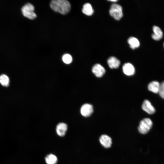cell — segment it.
I'll return each instance as SVG.
<instances>
[{
	"mask_svg": "<svg viewBox=\"0 0 164 164\" xmlns=\"http://www.w3.org/2000/svg\"><path fill=\"white\" fill-rule=\"evenodd\" d=\"M67 126L64 123H60L57 125L56 131L58 135L60 136H64L67 131Z\"/></svg>",
	"mask_w": 164,
	"mask_h": 164,
	"instance_id": "11",
	"label": "cell"
},
{
	"mask_svg": "<svg viewBox=\"0 0 164 164\" xmlns=\"http://www.w3.org/2000/svg\"><path fill=\"white\" fill-rule=\"evenodd\" d=\"M160 84L157 81H153L150 82L148 85V89L150 91L155 93L159 92Z\"/></svg>",
	"mask_w": 164,
	"mask_h": 164,
	"instance_id": "13",
	"label": "cell"
},
{
	"mask_svg": "<svg viewBox=\"0 0 164 164\" xmlns=\"http://www.w3.org/2000/svg\"><path fill=\"white\" fill-rule=\"evenodd\" d=\"M108 64L111 69L118 68L120 64V61L116 57L111 56L107 60Z\"/></svg>",
	"mask_w": 164,
	"mask_h": 164,
	"instance_id": "12",
	"label": "cell"
},
{
	"mask_svg": "<svg viewBox=\"0 0 164 164\" xmlns=\"http://www.w3.org/2000/svg\"><path fill=\"white\" fill-rule=\"evenodd\" d=\"M163 47H164V43H163Z\"/></svg>",
	"mask_w": 164,
	"mask_h": 164,
	"instance_id": "21",
	"label": "cell"
},
{
	"mask_svg": "<svg viewBox=\"0 0 164 164\" xmlns=\"http://www.w3.org/2000/svg\"><path fill=\"white\" fill-rule=\"evenodd\" d=\"M153 32L152 35V37L154 40L158 41L163 37V33L161 29L158 26H154L152 27Z\"/></svg>",
	"mask_w": 164,
	"mask_h": 164,
	"instance_id": "8",
	"label": "cell"
},
{
	"mask_svg": "<svg viewBox=\"0 0 164 164\" xmlns=\"http://www.w3.org/2000/svg\"><path fill=\"white\" fill-rule=\"evenodd\" d=\"M152 125V121L150 119L145 118L140 121L138 128V131L141 134H146L150 130Z\"/></svg>",
	"mask_w": 164,
	"mask_h": 164,
	"instance_id": "2",
	"label": "cell"
},
{
	"mask_svg": "<svg viewBox=\"0 0 164 164\" xmlns=\"http://www.w3.org/2000/svg\"><path fill=\"white\" fill-rule=\"evenodd\" d=\"M45 160L47 164H56L57 161V159L56 155L50 154L46 156Z\"/></svg>",
	"mask_w": 164,
	"mask_h": 164,
	"instance_id": "16",
	"label": "cell"
},
{
	"mask_svg": "<svg viewBox=\"0 0 164 164\" xmlns=\"http://www.w3.org/2000/svg\"><path fill=\"white\" fill-rule=\"evenodd\" d=\"M142 108L143 110L150 114H154L155 109L151 102L147 100H145L143 102Z\"/></svg>",
	"mask_w": 164,
	"mask_h": 164,
	"instance_id": "7",
	"label": "cell"
},
{
	"mask_svg": "<svg viewBox=\"0 0 164 164\" xmlns=\"http://www.w3.org/2000/svg\"><path fill=\"white\" fill-rule=\"evenodd\" d=\"M50 5L51 8L55 12L62 14H66L70 11V5L69 2L66 0H53L51 1Z\"/></svg>",
	"mask_w": 164,
	"mask_h": 164,
	"instance_id": "1",
	"label": "cell"
},
{
	"mask_svg": "<svg viewBox=\"0 0 164 164\" xmlns=\"http://www.w3.org/2000/svg\"><path fill=\"white\" fill-rule=\"evenodd\" d=\"M9 79L6 75L2 74L0 75V84L4 87H8L9 84Z\"/></svg>",
	"mask_w": 164,
	"mask_h": 164,
	"instance_id": "17",
	"label": "cell"
},
{
	"mask_svg": "<svg viewBox=\"0 0 164 164\" xmlns=\"http://www.w3.org/2000/svg\"><path fill=\"white\" fill-rule=\"evenodd\" d=\"M99 141L102 145L106 148H110L112 145L111 138L106 135H101Z\"/></svg>",
	"mask_w": 164,
	"mask_h": 164,
	"instance_id": "10",
	"label": "cell"
},
{
	"mask_svg": "<svg viewBox=\"0 0 164 164\" xmlns=\"http://www.w3.org/2000/svg\"><path fill=\"white\" fill-rule=\"evenodd\" d=\"M21 11L23 15L29 19H34L36 17V14L34 12V7L29 3L24 5L22 7Z\"/></svg>",
	"mask_w": 164,
	"mask_h": 164,
	"instance_id": "3",
	"label": "cell"
},
{
	"mask_svg": "<svg viewBox=\"0 0 164 164\" xmlns=\"http://www.w3.org/2000/svg\"><path fill=\"white\" fill-rule=\"evenodd\" d=\"M80 112L83 116L84 117H89L93 112V107L90 104H84L81 107Z\"/></svg>",
	"mask_w": 164,
	"mask_h": 164,
	"instance_id": "5",
	"label": "cell"
},
{
	"mask_svg": "<svg viewBox=\"0 0 164 164\" xmlns=\"http://www.w3.org/2000/svg\"><path fill=\"white\" fill-rule=\"evenodd\" d=\"M62 60L64 63L69 64L71 63L72 61V58L70 54H65L63 55Z\"/></svg>",
	"mask_w": 164,
	"mask_h": 164,
	"instance_id": "18",
	"label": "cell"
},
{
	"mask_svg": "<svg viewBox=\"0 0 164 164\" xmlns=\"http://www.w3.org/2000/svg\"><path fill=\"white\" fill-rule=\"evenodd\" d=\"M128 43L130 48L132 49L138 47L140 46L139 40L136 38L131 37L128 38Z\"/></svg>",
	"mask_w": 164,
	"mask_h": 164,
	"instance_id": "15",
	"label": "cell"
},
{
	"mask_svg": "<svg viewBox=\"0 0 164 164\" xmlns=\"http://www.w3.org/2000/svg\"><path fill=\"white\" fill-rule=\"evenodd\" d=\"M92 72L95 76L98 77H101L105 73V68L99 64L97 63L92 68Z\"/></svg>",
	"mask_w": 164,
	"mask_h": 164,
	"instance_id": "6",
	"label": "cell"
},
{
	"mask_svg": "<svg viewBox=\"0 0 164 164\" xmlns=\"http://www.w3.org/2000/svg\"><path fill=\"white\" fill-rule=\"evenodd\" d=\"M124 73L128 76H132L135 73V69L133 66L130 63H125L122 67Z\"/></svg>",
	"mask_w": 164,
	"mask_h": 164,
	"instance_id": "9",
	"label": "cell"
},
{
	"mask_svg": "<svg viewBox=\"0 0 164 164\" xmlns=\"http://www.w3.org/2000/svg\"><path fill=\"white\" fill-rule=\"evenodd\" d=\"M108 1H110V2H116L118 1V0H108Z\"/></svg>",
	"mask_w": 164,
	"mask_h": 164,
	"instance_id": "20",
	"label": "cell"
},
{
	"mask_svg": "<svg viewBox=\"0 0 164 164\" xmlns=\"http://www.w3.org/2000/svg\"><path fill=\"white\" fill-rule=\"evenodd\" d=\"M158 93L160 96L164 99V81L160 84Z\"/></svg>",
	"mask_w": 164,
	"mask_h": 164,
	"instance_id": "19",
	"label": "cell"
},
{
	"mask_svg": "<svg viewBox=\"0 0 164 164\" xmlns=\"http://www.w3.org/2000/svg\"><path fill=\"white\" fill-rule=\"evenodd\" d=\"M109 13L115 19L119 20L123 15L122 8L119 5L113 4L110 7Z\"/></svg>",
	"mask_w": 164,
	"mask_h": 164,
	"instance_id": "4",
	"label": "cell"
},
{
	"mask_svg": "<svg viewBox=\"0 0 164 164\" xmlns=\"http://www.w3.org/2000/svg\"><path fill=\"white\" fill-rule=\"evenodd\" d=\"M82 12L86 15L90 16L93 14L94 10L91 5L90 3H86L83 6Z\"/></svg>",
	"mask_w": 164,
	"mask_h": 164,
	"instance_id": "14",
	"label": "cell"
}]
</instances>
